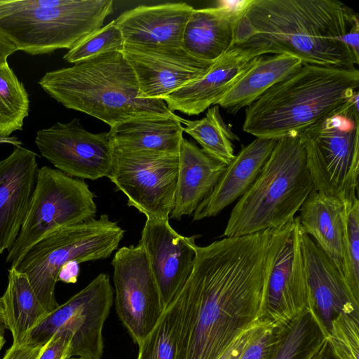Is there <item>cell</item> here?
<instances>
[{
    "instance_id": "6da1fadb",
    "label": "cell",
    "mask_w": 359,
    "mask_h": 359,
    "mask_svg": "<svg viewBox=\"0 0 359 359\" xmlns=\"http://www.w3.org/2000/svg\"><path fill=\"white\" fill-rule=\"evenodd\" d=\"M271 230L196 245L175 359H219L263 320Z\"/></svg>"
},
{
    "instance_id": "7a4b0ae2",
    "label": "cell",
    "mask_w": 359,
    "mask_h": 359,
    "mask_svg": "<svg viewBox=\"0 0 359 359\" xmlns=\"http://www.w3.org/2000/svg\"><path fill=\"white\" fill-rule=\"evenodd\" d=\"M358 20L334 0H252L236 21L233 46L255 56L287 54L304 63L356 67L344 37Z\"/></svg>"
},
{
    "instance_id": "3957f363",
    "label": "cell",
    "mask_w": 359,
    "mask_h": 359,
    "mask_svg": "<svg viewBox=\"0 0 359 359\" xmlns=\"http://www.w3.org/2000/svg\"><path fill=\"white\" fill-rule=\"evenodd\" d=\"M359 70L303 62L245 108L243 130L258 138L299 135L358 92Z\"/></svg>"
},
{
    "instance_id": "277c9868",
    "label": "cell",
    "mask_w": 359,
    "mask_h": 359,
    "mask_svg": "<svg viewBox=\"0 0 359 359\" xmlns=\"http://www.w3.org/2000/svg\"><path fill=\"white\" fill-rule=\"evenodd\" d=\"M42 89L68 109L113 127L134 119L175 116L164 100L142 98L135 73L120 51L46 72Z\"/></svg>"
},
{
    "instance_id": "5b68a950",
    "label": "cell",
    "mask_w": 359,
    "mask_h": 359,
    "mask_svg": "<svg viewBox=\"0 0 359 359\" xmlns=\"http://www.w3.org/2000/svg\"><path fill=\"white\" fill-rule=\"evenodd\" d=\"M313 190L300 135L278 139L255 180L233 208L223 236H248L285 224Z\"/></svg>"
},
{
    "instance_id": "8992f818",
    "label": "cell",
    "mask_w": 359,
    "mask_h": 359,
    "mask_svg": "<svg viewBox=\"0 0 359 359\" xmlns=\"http://www.w3.org/2000/svg\"><path fill=\"white\" fill-rule=\"evenodd\" d=\"M112 0H0V31L32 55L72 49L100 29Z\"/></svg>"
},
{
    "instance_id": "52a82bcc",
    "label": "cell",
    "mask_w": 359,
    "mask_h": 359,
    "mask_svg": "<svg viewBox=\"0 0 359 359\" xmlns=\"http://www.w3.org/2000/svg\"><path fill=\"white\" fill-rule=\"evenodd\" d=\"M125 230L107 215L67 226L33 245L14 267L27 275L39 301L48 313L58 306L55 286L62 267L104 259L118 249ZM12 268V267H11Z\"/></svg>"
},
{
    "instance_id": "ba28073f",
    "label": "cell",
    "mask_w": 359,
    "mask_h": 359,
    "mask_svg": "<svg viewBox=\"0 0 359 359\" xmlns=\"http://www.w3.org/2000/svg\"><path fill=\"white\" fill-rule=\"evenodd\" d=\"M358 96L299 135L313 190L343 203L358 198Z\"/></svg>"
},
{
    "instance_id": "9c48e42d",
    "label": "cell",
    "mask_w": 359,
    "mask_h": 359,
    "mask_svg": "<svg viewBox=\"0 0 359 359\" xmlns=\"http://www.w3.org/2000/svg\"><path fill=\"white\" fill-rule=\"evenodd\" d=\"M95 197L83 180L49 166L39 168L27 215L6 262L14 268L33 245L48 235L95 218Z\"/></svg>"
},
{
    "instance_id": "30bf717a",
    "label": "cell",
    "mask_w": 359,
    "mask_h": 359,
    "mask_svg": "<svg viewBox=\"0 0 359 359\" xmlns=\"http://www.w3.org/2000/svg\"><path fill=\"white\" fill-rule=\"evenodd\" d=\"M113 300L114 291L109 278L101 273L49 313L30 331L25 342L44 345L55 333L67 331L72 335L69 358L102 359L103 327Z\"/></svg>"
},
{
    "instance_id": "8fae6325",
    "label": "cell",
    "mask_w": 359,
    "mask_h": 359,
    "mask_svg": "<svg viewBox=\"0 0 359 359\" xmlns=\"http://www.w3.org/2000/svg\"><path fill=\"white\" fill-rule=\"evenodd\" d=\"M179 152L130 151L114 147L108 176L116 190L147 219L169 221L174 208Z\"/></svg>"
},
{
    "instance_id": "7c38bea8",
    "label": "cell",
    "mask_w": 359,
    "mask_h": 359,
    "mask_svg": "<svg viewBox=\"0 0 359 359\" xmlns=\"http://www.w3.org/2000/svg\"><path fill=\"white\" fill-rule=\"evenodd\" d=\"M299 217L271 229L263 319L278 327L308 308Z\"/></svg>"
},
{
    "instance_id": "4fadbf2b",
    "label": "cell",
    "mask_w": 359,
    "mask_h": 359,
    "mask_svg": "<svg viewBox=\"0 0 359 359\" xmlns=\"http://www.w3.org/2000/svg\"><path fill=\"white\" fill-rule=\"evenodd\" d=\"M111 265L118 316L139 346L164 310L157 283L146 252L139 243L117 250Z\"/></svg>"
},
{
    "instance_id": "5bb4252c",
    "label": "cell",
    "mask_w": 359,
    "mask_h": 359,
    "mask_svg": "<svg viewBox=\"0 0 359 359\" xmlns=\"http://www.w3.org/2000/svg\"><path fill=\"white\" fill-rule=\"evenodd\" d=\"M35 143L43 158L70 177L95 180L111 171L114 147L107 133H92L78 118L39 130Z\"/></svg>"
},
{
    "instance_id": "9a60e30c",
    "label": "cell",
    "mask_w": 359,
    "mask_h": 359,
    "mask_svg": "<svg viewBox=\"0 0 359 359\" xmlns=\"http://www.w3.org/2000/svg\"><path fill=\"white\" fill-rule=\"evenodd\" d=\"M121 53L135 73L142 98L163 100L202 76L212 64L182 46L125 44Z\"/></svg>"
},
{
    "instance_id": "2e32d148",
    "label": "cell",
    "mask_w": 359,
    "mask_h": 359,
    "mask_svg": "<svg viewBox=\"0 0 359 359\" xmlns=\"http://www.w3.org/2000/svg\"><path fill=\"white\" fill-rule=\"evenodd\" d=\"M179 234L168 221L147 219L139 241L147 255L165 309L188 280L196 257V238Z\"/></svg>"
},
{
    "instance_id": "e0dca14e",
    "label": "cell",
    "mask_w": 359,
    "mask_h": 359,
    "mask_svg": "<svg viewBox=\"0 0 359 359\" xmlns=\"http://www.w3.org/2000/svg\"><path fill=\"white\" fill-rule=\"evenodd\" d=\"M302 248L308 308L317 317L327 337L332 321L338 315L359 311V299L334 264L303 231Z\"/></svg>"
},
{
    "instance_id": "ac0fdd59",
    "label": "cell",
    "mask_w": 359,
    "mask_h": 359,
    "mask_svg": "<svg viewBox=\"0 0 359 359\" xmlns=\"http://www.w3.org/2000/svg\"><path fill=\"white\" fill-rule=\"evenodd\" d=\"M37 154L22 146L0 161V253L14 245L36 186Z\"/></svg>"
},
{
    "instance_id": "d6986e66",
    "label": "cell",
    "mask_w": 359,
    "mask_h": 359,
    "mask_svg": "<svg viewBox=\"0 0 359 359\" xmlns=\"http://www.w3.org/2000/svg\"><path fill=\"white\" fill-rule=\"evenodd\" d=\"M252 0L220 1L194 9L183 32L182 47L194 57L213 62L233 47L236 21Z\"/></svg>"
},
{
    "instance_id": "ffe728a7",
    "label": "cell",
    "mask_w": 359,
    "mask_h": 359,
    "mask_svg": "<svg viewBox=\"0 0 359 359\" xmlns=\"http://www.w3.org/2000/svg\"><path fill=\"white\" fill-rule=\"evenodd\" d=\"M256 57L259 56L233 46L214 61L202 76L176 90L163 100L172 112L198 115L217 104Z\"/></svg>"
},
{
    "instance_id": "44dd1931",
    "label": "cell",
    "mask_w": 359,
    "mask_h": 359,
    "mask_svg": "<svg viewBox=\"0 0 359 359\" xmlns=\"http://www.w3.org/2000/svg\"><path fill=\"white\" fill-rule=\"evenodd\" d=\"M194 8L182 2L139 6L115 22L127 45L182 46L185 25Z\"/></svg>"
},
{
    "instance_id": "7402d4cb",
    "label": "cell",
    "mask_w": 359,
    "mask_h": 359,
    "mask_svg": "<svg viewBox=\"0 0 359 359\" xmlns=\"http://www.w3.org/2000/svg\"><path fill=\"white\" fill-rule=\"evenodd\" d=\"M277 140L256 137L243 147L226 165L211 192L198 205L193 221L215 217L242 197L255 180Z\"/></svg>"
},
{
    "instance_id": "603a6c76",
    "label": "cell",
    "mask_w": 359,
    "mask_h": 359,
    "mask_svg": "<svg viewBox=\"0 0 359 359\" xmlns=\"http://www.w3.org/2000/svg\"><path fill=\"white\" fill-rule=\"evenodd\" d=\"M226 166L194 142L183 138L179 149L175 205L170 217L180 220L183 216L194 213L213 189Z\"/></svg>"
},
{
    "instance_id": "cb8c5ba5",
    "label": "cell",
    "mask_w": 359,
    "mask_h": 359,
    "mask_svg": "<svg viewBox=\"0 0 359 359\" xmlns=\"http://www.w3.org/2000/svg\"><path fill=\"white\" fill-rule=\"evenodd\" d=\"M299 211L303 233L313 240L343 274L344 203L313 190Z\"/></svg>"
},
{
    "instance_id": "d4e9b609",
    "label": "cell",
    "mask_w": 359,
    "mask_h": 359,
    "mask_svg": "<svg viewBox=\"0 0 359 359\" xmlns=\"http://www.w3.org/2000/svg\"><path fill=\"white\" fill-rule=\"evenodd\" d=\"M302 63L298 57L287 54L256 57L216 105L236 114L292 74Z\"/></svg>"
},
{
    "instance_id": "484cf974",
    "label": "cell",
    "mask_w": 359,
    "mask_h": 359,
    "mask_svg": "<svg viewBox=\"0 0 359 359\" xmlns=\"http://www.w3.org/2000/svg\"><path fill=\"white\" fill-rule=\"evenodd\" d=\"M182 118L176 115L130 120L111 127L107 135L117 149L178 153L184 138Z\"/></svg>"
},
{
    "instance_id": "4316f807",
    "label": "cell",
    "mask_w": 359,
    "mask_h": 359,
    "mask_svg": "<svg viewBox=\"0 0 359 359\" xmlns=\"http://www.w3.org/2000/svg\"><path fill=\"white\" fill-rule=\"evenodd\" d=\"M2 299L13 344H22L30 331L49 313L36 297L27 275L14 268L8 269V284Z\"/></svg>"
},
{
    "instance_id": "83f0119b",
    "label": "cell",
    "mask_w": 359,
    "mask_h": 359,
    "mask_svg": "<svg viewBox=\"0 0 359 359\" xmlns=\"http://www.w3.org/2000/svg\"><path fill=\"white\" fill-rule=\"evenodd\" d=\"M325 340L326 334L322 325L307 308L277 327L271 359H312Z\"/></svg>"
},
{
    "instance_id": "f1b7e54d",
    "label": "cell",
    "mask_w": 359,
    "mask_h": 359,
    "mask_svg": "<svg viewBox=\"0 0 359 359\" xmlns=\"http://www.w3.org/2000/svg\"><path fill=\"white\" fill-rule=\"evenodd\" d=\"M181 123L184 132L191 136L211 157L226 165L234 158L233 142L238 138L224 121L217 105L208 108L201 119L182 118Z\"/></svg>"
},
{
    "instance_id": "f546056e",
    "label": "cell",
    "mask_w": 359,
    "mask_h": 359,
    "mask_svg": "<svg viewBox=\"0 0 359 359\" xmlns=\"http://www.w3.org/2000/svg\"><path fill=\"white\" fill-rule=\"evenodd\" d=\"M183 315L180 294L163 310L149 334L138 346L137 359H175Z\"/></svg>"
},
{
    "instance_id": "4dcf8cb0",
    "label": "cell",
    "mask_w": 359,
    "mask_h": 359,
    "mask_svg": "<svg viewBox=\"0 0 359 359\" xmlns=\"http://www.w3.org/2000/svg\"><path fill=\"white\" fill-rule=\"evenodd\" d=\"M29 99L24 84L8 62L0 66V137L22 130L29 115Z\"/></svg>"
},
{
    "instance_id": "1f68e13d",
    "label": "cell",
    "mask_w": 359,
    "mask_h": 359,
    "mask_svg": "<svg viewBox=\"0 0 359 359\" xmlns=\"http://www.w3.org/2000/svg\"><path fill=\"white\" fill-rule=\"evenodd\" d=\"M343 274L359 299V200L344 203Z\"/></svg>"
},
{
    "instance_id": "d6a6232c",
    "label": "cell",
    "mask_w": 359,
    "mask_h": 359,
    "mask_svg": "<svg viewBox=\"0 0 359 359\" xmlns=\"http://www.w3.org/2000/svg\"><path fill=\"white\" fill-rule=\"evenodd\" d=\"M124 45L123 35L114 20L69 50L63 59L69 63L76 64L101 54L121 52Z\"/></svg>"
},
{
    "instance_id": "836d02e7",
    "label": "cell",
    "mask_w": 359,
    "mask_h": 359,
    "mask_svg": "<svg viewBox=\"0 0 359 359\" xmlns=\"http://www.w3.org/2000/svg\"><path fill=\"white\" fill-rule=\"evenodd\" d=\"M326 340L339 359H358L359 311L342 313L334 318Z\"/></svg>"
},
{
    "instance_id": "e575fe53",
    "label": "cell",
    "mask_w": 359,
    "mask_h": 359,
    "mask_svg": "<svg viewBox=\"0 0 359 359\" xmlns=\"http://www.w3.org/2000/svg\"><path fill=\"white\" fill-rule=\"evenodd\" d=\"M277 327L264 320L250 339L238 359H271Z\"/></svg>"
},
{
    "instance_id": "d590c367",
    "label": "cell",
    "mask_w": 359,
    "mask_h": 359,
    "mask_svg": "<svg viewBox=\"0 0 359 359\" xmlns=\"http://www.w3.org/2000/svg\"><path fill=\"white\" fill-rule=\"evenodd\" d=\"M72 335L69 332L55 333L45 344L38 359H69Z\"/></svg>"
},
{
    "instance_id": "8d00e7d4",
    "label": "cell",
    "mask_w": 359,
    "mask_h": 359,
    "mask_svg": "<svg viewBox=\"0 0 359 359\" xmlns=\"http://www.w3.org/2000/svg\"><path fill=\"white\" fill-rule=\"evenodd\" d=\"M44 345L27 342L20 344H12L2 359H38Z\"/></svg>"
},
{
    "instance_id": "74e56055",
    "label": "cell",
    "mask_w": 359,
    "mask_h": 359,
    "mask_svg": "<svg viewBox=\"0 0 359 359\" xmlns=\"http://www.w3.org/2000/svg\"><path fill=\"white\" fill-rule=\"evenodd\" d=\"M79 264L76 262H70L65 264L60 271L58 280L66 283H76L79 273Z\"/></svg>"
},
{
    "instance_id": "f35d334b",
    "label": "cell",
    "mask_w": 359,
    "mask_h": 359,
    "mask_svg": "<svg viewBox=\"0 0 359 359\" xmlns=\"http://www.w3.org/2000/svg\"><path fill=\"white\" fill-rule=\"evenodd\" d=\"M359 20L356 21L346 34L344 43L352 50L355 57L359 60Z\"/></svg>"
},
{
    "instance_id": "ab89813d",
    "label": "cell",
    "mask_w": 359,
    "mask_h": 359,
    "mask_svg": "<svg viewBox=\"0 0 359 359\" xmlns=\"http://www.w3.org/2000/svg\"><path fill=\"white\" fill-rule=\"evenodd\" d=\"M17 50L13 42L0 31V66L6 63L8 56Z\"/></svg>"
},
{
    "instance_id": "60d3db41",
    "label": "cell",
    "mask_w": 359,
    "mask_h": 359,
    "mask_svg": "<svg viewBox=\"0 0 359 359\" xmlns=\"http://www.w3.org/2000/svg\"><path fill=\"white\" fill-rule=\"evenodd\" d=\"M6 330H7V326L4 313V301L2 297H0V351L6 343Z\"/></svg>"
},
{
    "instance_id": "b9f144b4",
    "label": "cell",
    "mask_w": 359,
    "mask_h": 359,
    "mask_svg": "<svg viewBox=\"0 0 359 359\" xmlns=\"http://www.w3.org/2000/svg\"><path fill=\"white\" fill-rule=\"evenodd\" d=\"M312 359H339L332 352L327 340Z\"/></svg>"
},
{
    "instance_id": "7bdbcfd3",
    "label": "cell",
    "mask_w": 359,
    "mask_h": 359,
    "mask_svg": "<svg viewBox=\"0 0 359 359\" xmlns=\"http://www.w3.org/2000/svg\"><path fill=\"white\" fill-rule=\"evenodd\" d=\"M0 144H10L14 147H19L22 145V142L15 136L9 137H0Z\"/></svg>"
},
{
    "instance_id": "ee69618b",
    "label": "cell",
    "mask_w": 359,
    "mask_h": 359,
    "mask_svg": "<svg viewBox=\"0 0 359 359\" xmlns=\"http://www.w3.org/2000/svg\"><path fill=\"white\" fill-rule=\"evenodd\" d=\"M69 359H81V358H69Z\"/></svg>"
}]
</instances>
